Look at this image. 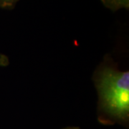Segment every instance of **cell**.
Listing matches in <instances>:
<instances>
[{
    "label": "cell",
    "instance_id": "6da1fadb",
    "mask_svg": "<svg viewBox=\"0 0 129 129\" xmlns=\"http://www.w3.org/2000/svg\"><path fill=\"white\" fill-rule=\"evenodd\" d=\"M98 92V120L101 124H129V72L121 71L106 56L92 76Z\"/></svg>",
    "mask_w": 129,
    "mask_h": 129
},
{
    "label": "cell",
    "instance_id": "7a4b0ae2",
    "mask_svg": "<svg viewBox=\"0 0 129 129\" xmlns=\"http://www.w3.org/2000/svg\"><path fill=\"white\" fill-rule=\"evenodd\" d=\"M103 5L111 11L116 12L120 9H128L129 0H101Z\"/></svg>",
    "mask_w": 129,
    "mask_h": 129
},
{
    "label": "cell",
    "instance_id": "3957f363",
    "mask_svg": "<svg viewBox=\"0 0 129 129\" xmlns=\"http://www.w3.org/2000/svg\"><path fill=\"white\" fill-rule=\"evenodd\" d=\"M19 0H0V7L3 9H13Z\"/></svg>",
    "mask_w": 129,
    "mask_h": 129
},
{
    "label": "cell",
    "instance_id": "277c9868",
    "mask_svg": "<svg viewBox=\"0 0 129 129\" xmlns=\"http://www.w3.org/2000/svg\"><path fill=\"white\" fill-rule=\"evenodd\" d=\"M62 129H80L78 127H75V126H70V127H66Z\"/></svg>",
    "mask_w": 129,
    "mask_h": 129
}]
</instances>
